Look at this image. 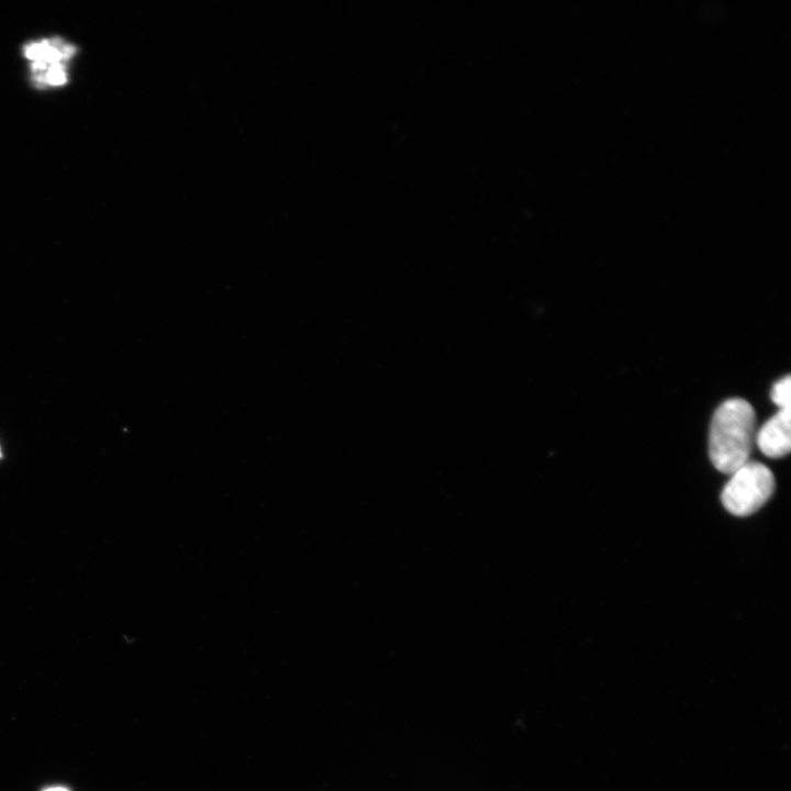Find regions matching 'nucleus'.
<instances>
[{
	"instance_id": "5",
	"label": "nucleus",
	"mask_w": 791,
	"mask_h": 791,
	"mask_svg": "<svg viewBox=\"0 0 791 791\" xmlns=\"http://www.w3.org/2000/svg\"><path fill=\"white\" fill-rule=\"evenodd\" d=\"M770 398L779 408H791V378L786 376L776 381L771 388Z\"/></svg>"
},
{
	"instance_id": "1",
	"label": "nucleus",
	"mask_w": 791,
	"mask_h": 791,
	"mask_svg": "<svg viewBox=\"0 0 791 791\" xmlns=\"http://www.w3.org/2000/svg\"><path fill=\"white\" fill-rule=\"evenodd\" d=\"M756 414L742 398H731L714 411L709 432V456L721 472L731 475L748 461L756 431Z\"/></svg>"
},
{
	"instance_id": "2",
	"label": "nucleus",
	"mask_w": 791,
	"mask_h": 791,
	"mask_svg": "<svg viewBox=\"0 0 791 791\" xmlns=\"http://www.w3.org/2000/svg\"><path fill=\"white\" fill-rule=\"evenodd\" d=\"M22 53L29 63L33 86L48 89L68 82L69 64L77 54V47L60 36H49L27 42Z\"/></svg>"
},
{
	"instance_id": "4",
	"label": "nucleus",
	"mask_w": 791,
	"mask_h": 791,
	"mask_svg": "<svg viewBox=\"0 0 791 791\" xmlns=\"http://www.w3.org/2000/svg\"><path fill=\"white\" fill-rule=\"evenodd\" d=\"M791 408L779 409L757 431L755 439L760 452L769 458L786 456L791 449Z\"/></svg>"
},
{
	"instance_id": "6",
	"label": "nucleus",
	"mask_w": 791,
	"mask_h": 791,
	"mask_svg": "<svg viewBox=\"0 0 791 791\" xmlns=\"http://www.w3.org/2000/svg\"><path fill=\"white\" fill-rule=\"evenodd\" d=\"M44 791H68V790H66V789H64V788H62V787H52V788H48V789H46V790H44Z\"/></svg>"
},
{
	"instance_id": "3",
	"label": "nucleus",
	"mask_w": 791,
	"mask_h": 791,
	"mask_svg": "<svg viewBox=\"0 0 791 791\" xmlns=\"http://www.w3.org/2000/svg\"><path fill=\"white\" fill-rule=\"evenodd\" d=\"M775 490V477L761 463L747 461L734 472L722 491L724 508L736 516H746L758 511Z\"/></svg>"
}]
</instances>
